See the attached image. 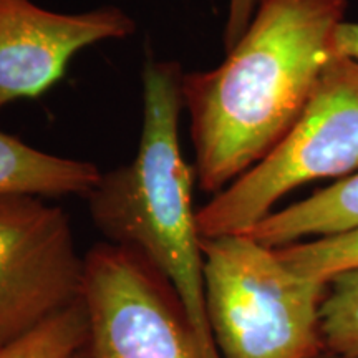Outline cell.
Here are the masks:
<instances>
[{
	"label": "cell",
	"mask_w": 358,
	"mask_h": 358,
	"mask_svg": "<svg viewBox=\"0 0 358 358\" xmlns=\"http://www.w3.org/2000/svg\"><path fill=\"white\" fill-rule=\"evenodd\" d=\"M320 327L325 352L358 358V268L329 280L320 310Z\"/></svg>",
	"instance_id": "11"
},
{
	"label": "cell",
	"mask_w": 358,
	"mask_h": 358,
	"mask_svg": "<svg viewBox=\"0 0 358 358\" xmlns=\"http://www.w3.org/2000/svg\"><path fill=\"white\" fill-rule=\"evenodd\" d=\"M181 77L176 62H146L136 155L124 166L101 173L87 201L106 243L138 252L173 285L206 355L221 358L206 315L203 237L192 208L198 181L179 145Z\"/></svg>",
	"instance_id": "2"
},
{
	"label": "cell",
	"mask_w": 358,
	"mask_h": 358,
	"mask_svg": "<svg viewBox=\"0 0 358 358\" xmlns=\"http://www.w3.org/2000/svg\"><path fill=\"white\" fill-rule=\"evenodd\" d=\"M358 227V173L310 198L274 211L244 232L268 248L301 243L306 237H327Z\"/></svg>",
	"instance_id": "9"
},
{
	"label": "cell",
	"mask_w": 358,
	"mask_h": 358,
	"mask_svg": "<svg viewBox=\"0 0 358 358\" xmlns=\"http://www.w3.org/2000/svg\"><path fill=\"white\" fill-rule=\"evenodd\" d=\"M101 171L93 163L45 153L0 131V196H83Z\"/></svg>",
	"instance_id": "8"
},
{
	"label": "cell",
	"mask_w": 358,
	"mask_h": 358,
	"mask_svg": "<svg viewBox=\"0 0 358 358\" xmlns=\"http://www.w3.org/2000/svg\"><path fill=\"white\" fill-rule=\"evenodd\" d=\"M287 266L307 279L329 282L342 272L358 268V227L340 234L277 248Z\"/></svg>",
	"instance_id": "10"
},
{
	"label": "cell",
	"mask_w": 358,
	"mask_h": 358,
	"mask_svg": "<svg viewBox=\"0 0 358 358\" xmlns=\"http://www.w3.org/2000/svg\"><path fill=\"white\" fill-rule=\"evenodd\" d=\"M345 13L347 0H257L221 65L182 71L201 189L217 194L284 140L335 55Z\"/></svg>",
	"instance_id": "1"
},
{
	"label": "cell",
	"mask_w": 358,
	"mask_h": 358,
	"mask_svg": "<svg viewBox=\"0 0 358 358\" xmlns=\"http://www.w3.org/2000/svg\"><path fill=\"white\" fill-rule=\"evenodd\" d=\"M87 313L83 301L6 348L0 358H75L85 342Z\"/></svg>",
	"instance_id": "12"
},
{
	"label": "cell",
	"mask_w": 358,
	"mask_h": 358,
	"mask_svg": "<svg viewBox=\"0 0 358 358\" xmlns=\"http://www.w3.org/2000/svg\"><path fill=\"white\" fill-rule=\"evenodd\" d=\"M317 358H343V357H338V355H335V353H330V352H324L320 357H317Z\"/></svg>",
	"instance_id": "15"
},
{
	"label": "cell",
	"mask_w": 358,
	"mask_h": 358,
	"mask_svg": "<svg viewBox=\"0 0 358 358\" xmlns=\"http://www.w3.org/2000/svg\"><path fill=\"white\" fill-rule=\"evenodd\" d=\"M357 168L358 62L335 53L284 140L198 209L199 236L244 234L290 191Z\"/></svg>",
	"instance_id": "4"
},
{
	"label": "cell",
	"mask_w": 358,
	"mask_h": 358,
	"mask_svg": "<svg viewBox=\"0 0 358 358\" xmlns=\"http://www.w3.org/2000/svg\"><path fill=\"white\" fill-rule=\"evenodd\" d=\"M134 30L133 17L116 6L62 13L32 0H0V111L43 95L83 48Z\"/></svg>",
	"instance_id": "7"
},
{
	"label": "cell",
	"mask_w": 358,
	"mask_h": 358,
	"mask_svg": "<svg viewBox=\"0 0 358 358\" xmlns=\"http://www.w3.org/2000/svg\"><path fill=\"white\" fill-rule=\"evenodd\" d=\"M87 334L77 358H208L173 285L111 243L85 254Z\"/></svg>",
	"instance_id": "5"
},
{
	"label": "cell",
	"mask_w": 358,
	"mask_h": 358,
	"mask_svg": "<svg viewBox=\"0 0 358 358\" xmlns=\"http://www.w3.org/2000/svg\"><path fill=\"white\" fill-rule=\"evenodd\" d=\"M75 358H77V357H75Z\"/></svg>",
	"instance_id": "16"
},
{
	"label": "cell",
	"mask_w": 358,
	"mask_h": 358,
	"mask_svg": "<svg viewBox=\"0 0 358 358\" xmlns=\"http://www.w3.org/2000/svg\"><path fill=\"white\" fill-rule=\"evenodd\" d=\"M257 0H229L227 2L226 27H224V47L226 50L243 37L248 25L252 20Z\"/></svg>",
	"instance_id": "13"
},
{
	"label": "cell",
	"mask_w": 358,
	"mask_h": 358,
	"mask_svg": "<svg viewBox=\"0 0 358 358\" xmlns=\"http://www.w3.org/2000/svg\"><path fill=\"white\" fill-rule=\"evenodd\" d=\"M83 275L64 209L37 196H0V348L82 301Z\"/></svg>",
	"instance_id": "6"
},
{
	"label": "cell",
	"mask_w": 358,
	"mask_h": 358,
	"mask_svg": "<svg viewBox=\"0 0 358 358\" xmlns=\"http://www.w3.org/2000/svg\"><path fill=\"white\" fill-rule=\"evenodd\" d=\"M334 50L337 55L358 62V22H342L335 32Z\"/></svg>",
	"instance_id": "14"
},
{
	"label": "cell",
	"mask_w": 358,
	"mask_h": 358,
	"mask_svg": "<svg viewBox=\"0 0 358 358\" xmlns=\"http://www.w3.org/2000/svg\"><path fill=\"white\" fill-rule=\"evenodd\" d=\"M204 302L221 358H317L327 284L294 272L248 234L201 241Z\"/></svg>",
	"instance_id": "3"
}]
</instances>
